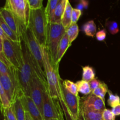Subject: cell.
Wrapping results in <instances>:
<instances>
[{
    "mask_svg": "<svg viewBox=\"0 0 120 120\" xmlns=\"http://www.w3.org/2000/svg\"><path fill=\"white\" fill-rule=\"evenodd\" d=\"M73 9V8L71 7L70 2H69V1H68L64 14L61 20V23L66 30H67L72 24L71 16H72Z\"/></svg>",
    "mask_w": 120,
    "mask_h": 120,
    "instance_id": "14",
    "label": "cell"
},
{
    "mask_svg": "<svg viewBox=\"0 0 120 120\" xmlns=\"http://www.w3.org/2000/svg\"><path fill=\"white\" fill-rule=\"evenodd\" d=\"M30 10L35 11L43 8V0H28Z\"/></svg>",
    "mask_w": 120,
    "mask_h": 120,
    "instance_id": "29",
    "label": "cell"
},
{
    "mask_svg": "<svg viewBox=\"0 0 120 120\" xmlns=\"http://www.w3.org/2000/svg\"><path fill=\"white\" fill-rule=\"evenodd\" d=\"M107 32L104 29H101L97 32L96 34V37L97 41H104L106 38Z\"/></svg>",
    "mask_w": 120,
    "mask_h": 120,
    "instance_id": "32",
    "label": "cell"
},
{
    "mask_svg": "<svg viewBox=\"0 0 120 120\" xmlns=\"http://www.w3.org/2000/svg\"><path fill=\"white\" fill-rule=\"evenodd\" d=\"M3 114L4 116V118H5L6 120H17L15 116V108L13 103L9 109L5 111Z\"/></svg>",
    "mask_w": 120,
    "mask_h": 120,
    "instance_id": "28",
    "label": "cell"
},
{
    "mask_svg": "<svg viewBox=\"0 0 120 120\" xmlns=\"http://www.w3.org/2000/svg\"><path fill=\"white\" fill-rule=\"evenodd\" d=\"M47 120H64V119H56V118H52V119H49Z\"/></svg>",
    "mask_w": 120,
    "mask_h": 120,
    "instance_id": "38",
    "label": "cell"
},
{
    "mask_svg": "<svg viewBox=\"0 0 120 120\" xmlns=\"http://www.w3.org/2000/svg\"><path fill=\"white\" fill-rule=\"evenodd\" d=\"M77 8V9H79V10H80L81 11H82L83 10V9L84 8V5H83V3L81 2V1H80L79 3L77 4V8Z\"/></svg>",
    "mask_w": 120,
    "mask_h": 120,
    "instance_id": "35",
    "label": "cell"
},
{
    "mask_svg": "<svg viewBox=\"0 0 120 120\" xmlns=\"http://www.w3.org/2000/svg\"><path fill=\"white\" fill-rule=\"evenodd\" d=\"M109 99L107 100L108 104L111 107L116 106L120 104V97L117 94H114L110 90H109Z\"/></svg>",
    "mask_w": 120,
    "mask_h": 120,
    "instance_id": "27",
    "label": "cell"
},
{
    "mask_svg": "<svg viewBox=\"0 0 120 120\" xmlns=\"http://www.w3.org/2000/svg\"><path fill=\"white\" fill-rule=\"evenodd\" d=\"M71 45L69 42V38H68V34L66 32L63 36L62 37V39L60 40L59 44L58 50H57V63L59 64L60 62L62 60V57L64 56V53L66 52L68 48L70 47Z\"/></svg>",
    "mask_w": 120,
    "mask_h": 120,
    "instance_id": "13",
    "label": "cell"
},
{
    "mask_svg": "<svg viewBox=\"0 0 120 120\" xmlns=\"http://www.w3.org/2000/svg\"><path fill=\"white\" fill-rule=\"evenodd\" d=\"M4 120H6V119H5V118H4Z\"/></svg>",
    "mask_w": 120,
    "mask_h": 120,
    "instance_id": "39",
    "label": "cell"
},
{
    "mask_svg": "<svg viewBox=\"0 0 120 120\" xmlns=\"http://www.w3.org/2000/svg\"><path fill=\"white\" fill-rule=\"evenodd\" d=\"M63 86L68 90V91L75 96H79V91L76 83L69 80H65L63 82Z\"/></svg>",
    "mask_w": 120,
    "mask_h": 120,
    "instance_id": "25",
    "label": "cell"
},
{
    "mask_svg": "<svg viewBox=\"0 0 120 120\" xmlns=\"http://www.w3.org/2000/svg\"><path fill=\"white\" fill-rule=\"evenodd\" d=\"M48 24L45 8L43 7L38 10H30L28 28L30 29L42 47L46 46Z\"/></svg>",
    "mask_w": 120,
    "mask_h": 120,
    "instance_id": "1",
    "label": "cell"
},
{
    "mask_svg": "<svg viewBox=\"0 0 120 120\" xmlns=\"http://www.w3.org/2000/svg\"><path fill=\"white\" fill-rule=\"evenodd\" d=\"M68 1V0H60L55 10L52 23H61V20L64 14Z\"/></svg>",
    "mask_w": 120,
    "mask_h": 120,
    "instance_id": "15",
    "label": "cell"
},
{
    "mask_svg": "<svg viewBox=\"0 0 120 120\" xmlns=\"http://www.w3.org/2000/svg\"><path fill=\"white\" fill-rule=\"evenodd\" d=\"M82 12L77 8H73L72 11V16H71V21L72 23H76L78 21L79 19L82 15Z\"/></svg>",
    "mask_w": 120,
    "mask_h": 120,
    "instance_id": "31",
    "label": "cell"
},
{
    "mask_svg": "<svg viewBox=\"0 0 120 120\" xmlns=\"http://www.w3.org/2000/svg\"><path fill=\"white\" fill-rule=\"evenodd\" d=\"M105 26L110 34L112 35H116L117 33L119 32L120 29L116 21H110L107 19L105 22Z\"/></svg>",
    "mask_w": 120,
    "mask_h": 120,
    "instance_id": "26",
    "label": "cell"
},
{
    "mask_svg": "<svg viewBox=\"0 0 120 120\" xmlns=\"http://www.w3.org/2000/svg\"><path fill=\"white\" fill-rule=\"evenodd\" d=\"M80 105L92 110L102 112L106 109L105 101L92 94L86 97H80Z\"/></svg>",
    "mask_w": 120,
    "mask_h": 120,
    "instance_id": "10",
    "label": "cell"
},
{
    "mask_svg": "<svg viewBox=\"0 0 120 120\" xmlns=\"http://www.w3.org/2000/svg\"><path fill=\"white\" fill-rule=\"evenodd\" d=\"M82 30L87 36L93 38L96 34L97 27L93 20L87 21L82 26Z\"/></svg>",
    "mask_w": 120,
    "mask_h": 120,
    "instance_id": "20",
    "label": "cell"
},
{
    "mask_svg": "<svg viewBox=\"0 0 120 120\" xmlns=\"http://www.w3.org/2000/svg\"><path fill=\"white\" fill-rule=\"evenodd\" d=\"M102 112L80 105L79 120H103Z\"/></svg>",
    "mask_w": 120,
    "mask_h": 120,
    "instance_id": "12",
    "label": "cell"
},
{
    "mask_svg": "<svg viewBox=\"0 0 120 120\" xmlns=\"http://www.w3.org/2000/svg\"><path fill=\"white\" fill-rule=\"evenodd\" d=\"M79 32V28L77 23H72L71 26L67 29L66 33L68 34L70 45L77 38Z\"/></svg>",
    "mask_w": 120,
    "mask_h": 120,
    "instance_id": "24",
    "label": "cell"
},
{
    "mask_svg": "<svg viewBox=\"0 0 120 120\" xmlns=\"http://www.w3.org/2000/svg\"><path fill=\"white\" fill-rule=\"evenodd\" d=\"M81 2L83 3L84 7V9H87L88 8V6H89V2L87 1H85V0H82Z\"/></svg>",
    "mask_w": 120,
    "mask_h": 120,
    "instance_id": "36",
    "label": "cell"
},
{
    "mask_svg": "<svg viewBox=\"0 0 120 120\" xmlns=\"http://www.w3.org/2000/svg\"><path fill=\"white\" fill-rule=\"evenodd\" d=\"M22 36L25 41L26 43L28 46V49H29V52H30L34 61L36 62L39 68L45 75L42 46L38 43V41L35 38V36L29 28H27Z\"/></svg>",
    "mask_w": 120,
    "mask_h": 120,
    "instance_id": "5",
    "label": "cell"
},
{
    "mask_svg": "<svg viewBox=\"0 0 120 120\" xmlns=\"http://www.w3.org/2000/svg\"><path fill=\"white\" fill-rule=\"evenodd\" d=\"M103 120H116V116L111 110L105 109L102 112Z\"/></svg>",
    "mask_w": 120,
    "mask_h": 120,
    "instance_id": "30",
    "label": "cell"
},
{
    "mask_svg": "<svg viewBox=\"0 0 120 120\" xmlns=\"http://www.w3.org/2000/svg\"><path fill=\"white\" fill-rule=\"evenodd\" d=\"M0 27L3 29L5 35H6L8 39L11 40L12 41L16 42H21L22 37H19L18 35H16L9 26L5 22L2 18H0Z\"/></svg>",
    "mask_w": 120,
    "mask_h": 120,
    "instance_id": "16",
    "label": "cell"
},
{
    "mask_svg": "<svg viewBox=\"0 0 120 120\" xmlns=\"http://www.w3.org/2000/svg\"><path fill=\"white\" fill-rule=\"evenodd\" d=\"M111 111L116 116H120V104L111 109Z\"/></svg>",
    "mask_w": 120,
    "mask_h": 120,
    "instance_id": "34",
    "label": "cell"
},
{
    "mask_svg": "<svg viewBox=\"0 0 120 120\" xmlns=\"http://www.w3.org/2000/svg\"><path fill=\"white\" fill-rule=\"evenodd\" d=\"M19 97L25 110L30 114L33 120H44L42 113L29 96L22 94Z\"/></svg>",
    "mask_w": 120,
    "mask_h": 120,
    "instance_id": "11",
    "label": "cell"
},
{
    "mask_svg": "<svg viewBox=\"0 0 120 120\" xmlns=\"http://www.w3.org/2000/svg\"><path fill=\"white\" fill-rule=\"evenodd\" d=\"M17 120H26V111L23 106L19 96H17L13 103Z\"/></svg>",
    "mask_w": 120,
    "mask_h": 120,
    "instance_id": "17",
    "label": "cell"
},
{
    "mask_svg": "<svg viewBox=\"0 0 120 120\" xmlns=\"http://www.w3.org/2000/svg\"><path fill=\"white\" fill-rule=\"evenodd\" d=\"M66 32V30L61 23H50L48 24L46 48L49 52L53 66L59 64L57 63V50L60 41Z\"/></svg>",
    "mask_w": 120,
    "mask_h": 120,
    "instance_id": "2",
    "label": "cell"
},
{
    "mask_svg": "<svg viewBox=\"0 0 120 120\" xmlns=\"http://www.w3.org/2000/svg\"><path fill=\"white\" fill-rule=\"evenodd\" d=\"M64 103L66 110L67 120H79L80 97L70 93L64 87L62 88Z\"/></svg>",
    "mask_w": 120,
    "mask_h": 120,
    "instance_id": "7",
    "label": "cell"
},
{
    "mask_svg": "<svg viewBox=\"0 0 120 120\" xmlns=\"http://www.w3.org/2000/svg\"><path fill=\"white\" fill-rule=\"evenodd\" d=\"M48 84L45 83L36 75L30 84V97L32 98L43 116V97L44 90Z\"/></svg>",
    "mask_w": 120,
    "mask_h": 120,
    "instance_id": "9",
    "label": "cell"
},
{
    "mask_svg": "<svg viewBox=\"0 0 120 120\" xmlns=\"http://www.w3.org/2000/svg\"><path fill=\"white\" fill-rule=\"evenodd\" d=\"M76 83L78 88L79 93L86 96L91 94L92 91L91 90L89 82L82 80L78 81Z\"/></svg>",
    "mask_w": 120,
    "mask_h": 120,
    "instance_id": "22",
    "label": "cell"
},
{
    "mask_svg": "<svg viewBox=\"0 0 120 120\" xmlns=\"http://www.w3.org/2000/svg\"><path fill=\"white\" fill-rule=\"evenodd\" d=\"M109 90L107 85L104 82H102L100 86L93 91L91 94L99 97L104 101H105V96Z\"/></svg>",
    "mask_w": 120,
    "mask_h": 120,
    "instance_id": "23",
    "label": "cell"
},
{
    "mask_svg": "<svg viewBox=\"0 0 120 120\" xmlns=\"http://www.w3.org/2000/svg\"><path fill=\"white\" fill-rule=\"evenodd\" d=\"M3 53L6 58L16 69L23 65V54L21 42L12 41L7 36L3 39Z\"/></svg>",
    "mask_w": 120,
    "mask_h": 120,
    "instance_id": "4",
    "label": "cell"
},
{
    "mask_svg": "<svg viewBox=\"0 0 120 120\" xmlns=\"http://www.w3.org/2000/svg\"><path fill=\"white\" fill-rule=\"evenodd\" d=\"M0 99H1V112L3 114L5 110L11 106L12 103L9 100V98L1 84H0Z\"/></svg>",
    "mask_w": 120,
    "mask_h": 120,
    "instance_id": "19",
    "label": "cell"
},
{
    "mask_svg": "<svg viewBox=\"0 0 120 120\" xmlns=\"http://www.w3.org/2000/svg\"><path fill=\"white\" fill-rule=\"evenodd\" d=\"M0 16L7 25L19 37H22L28 27L11 11L4 7L1 8Z\"/></svg>",
    "mask_w": 120,
    "mask_h": 120,
    "instance_id": "8",
    "label": "cell"
},
{
    "mask_svg": "<svg viewBox=\"0 0 120 120\" xmlns=\"http://www.w3.org/2000/svg\"><path fill=\"white\" fill-rule=\"evenodd\" d=\"M82 80L90 82L95 79V71L93 68L89 66L82 67Z\"/></svg>",
    "mask_w": 120,
    "mask_h": 120,
    "instance_id": "21",
    "label": "cell"
},
{
    "mask_svg": "<svg viewBox=\"0 0 120 120\" xmlns=\"http://www.w3.org/2000/svg\"><path fill=\"white\" fill-rule=\"evenodd\" d=\"M4 7L11 11L28 27L30 12L28 0H7Z\"/></svg>",
    "mask_w": 120,
    "mask_h": 120,
    "instance_id": "6",
    "label": "cell"
},
{
    "mask_svg": "<svg viewBox=\"0 0 120 120\" xmlns=\"http://www.w3.org/2000/svg\"><path fill=\"white\" fill-rule=\"evenodd\" d=\"M26 120H34L32 119V118L30 117V114L26 111Z\"/></svg>",
    "mask_w": 120,
    "mask_h": 120,
    "instance_id": "37",
    "label": "cell"
},
{
    "mask_svg": "<svg viewBox=\"0 0 120 120\" xmlns=\"http://www.w3.org/2000/svg\"><path fill=\"white\" fill-rule=\"evenodd\" d=\"M63 109L59 100L50 96L48 86L45 87L43 97V117L44 120L52 118L64 119Z\"/></svg>",
    "mask_w": 120,
    "mask_h": 120,
    "instance_id": "3",
    "label": "cell"
},
{
    "mask_svg": "<svg viewBox=\"0 0 120 120\" xmlns=\"http://www.w3.org/2000/svg\"><path fill=\"white\" fill-rule=\"evenodd\" d=\"M60 0H49L45 8V14L48 23L52 22L55 10Z\"/></svg>",
    "mask_w": 120,
    "mask_h": 120,
    "instance_id": "18",
    "label": "cell"
},
{
    "mask_svg": "<svg viewBox=\"0 0 120 120\" xmlns=\"http://www.w3.org/2000/svg\"><path fill=\"white\" fill-rule=\"evenodd\" d=\"M101 82H101L99 80H98V79L96 78V77L95 79H94L93 80H91V82H89V84H90L91 91H94L95 89H96L98 87H99L101 83Z\"/></svg>",
    "mask_w": 120,
    "mask_h": 120,
    "instance_id": "33",
    "label": "cell"
}]
</instances>
